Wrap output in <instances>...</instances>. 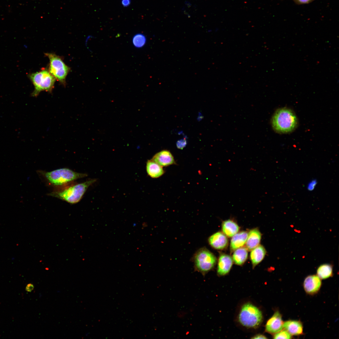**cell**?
<instances>
[{"label": "cell", "instance_id": "cell-1", "mask_svg": "<svg viewBox=\"0 0 339 339\" xmlns=\"http://www.w3.org/2000/svg\"><path fill=\"white\" fill-rule=\"evenodd\" d=\"M96 181V179H91L82 183L62 187L48 195L70 204L76 203L80 201L89 186Z\"/></svg>", "mask_w": 339, "mask_h": 339}, {"label": "cell", "instance_id": "cell-2", "mask_svg": "<svg viewBox=\"0 0 339 339\" xmlns=\"http://www.w3.org/2000/svg\"><path fill=\"white\" fill-rule=\"evenodd\" d=\"M38 172L51 184L59 186L87 176L86 174L77 172L67 168L59 169L50 172L39 171Z\"/></svg>", "mask_w": 339, "mask_h": 339}, {"label": "cell", "instance_id": "cell-3", "mask_svg": "<svg viewBox=\"0 0 339 339\" xmlns=\"http://www.w3.org/2000/svg\"><path fill=\"white\" fill-rule=\"evenodd\" d=\"M297 123V119L294 114L292 110L287 108L277 110L272 119L273 129L279 132H291L295 128Z\"/></svg>", "mask_w": 339, "mask_h": 339}, {"label": "cell", "instance_id": "cell-4", "mask_svg": "<svg viewBox=\"0 0 339 339\" xmlns=\"http://www.w3.org/2000/svg\"><path fill=\"white\" fill-rule=\"evenodd\" d=\"M28 77L34 87L31 94L32 96H37L42 91L52 92L56 79L49 71L43 69L39 72L30 73Z\"/></svg>", "mask_w": 339, "mask_h": 339}, {"label": "cell", "instance_id": "cell-5", "mask_svg": "<svg viewBox=\"0 0 339 339\" xmlns=\"http://www.w3.org/2000/svg\"><path fill=\"white\" fill-rule=\"evenodd\" d=\"M263 318L261 311L252 304L247 303L242 306L238 315L239 322L247 328H256L261 323Z\"/></svg>", "mask_w": 339, "mask_h": 339}, {"label": "cell", "instance_id": "cell-6", "mask_svg": "<svg viewBox=\"0 0 339 339\" xmlns=\"http://www.w3.org/2000/svg\"><path fill=\"white\" fill-rule=\"evenodd\" d=\"M49 59V72L61 83L65 85L66 78L70 68L59 56L52 53H46Z\"/></svg>", "mask_w": 339, "mask_h": 339}, {"label": "cell", "instance_id": "cell-7", "mask_svg": "<svg viewBox=\"0 0 339 339\" xmlns=\"http://www.w3.org/2000/svg\"><path fill=\"white\" fill-rule=\"evenodd\" d=\"M194 262L196 269L202 273L205 274L214 267L217 258L208 249L202 248L196 253L194 257Z\"/></svg>", "mask_w": 339, "mask_h": 339}, {"label": "cell", "instance_id": "cell-8", "mask_svg": "<svg viewBox=\"0 0 339 339\" xmlns=\"http://www.w3.org/2000/svg\"><path fill=\"white\" fill-rule=\"evenodd\" d=\"M283 324L281 315L277 311L267 321L265 331L269 333L275 334L283 329Z\"/></svg>", "mask_w": 339, "mask_h": 339}, {"label": "cell", "instance_id": "cell-9", "mask_svg": "<svg viewBox=\"0 0 339 339\" xmlns=\"http://www.w3.org/2000/svg\"><path fill=\"white\" fill-rule=\"evenodd\" d=\"M321 285V279L317 275H309L305 279L303 286L307 293L313 294L320 290Z\"/></svg>", "mask_w": 339, "mask_h": 339}, {"label": "cell", "instance_id": "cell-10", "mask_svg": "<svg viewBox=\"0 0 339 339\" xmlns=\"http://www.w3.org/2000/svg\"><path fill=\"white\" fill-rule=\"evenodd\" d=\"M233 263V260L230 256L224 253L220 254L218 265V274L222 276L228 274L231 269Z\"/></svg>", "mask_w": 339, "mask_h": 339}, {"label": "cell", "instance_id": "cell-11", "mask_svg": "<svg viewBox=\"0 0 339 339\" xmlns=\"http://www.w3.org/2000/svg\"><path fill=\"white\" fill-rule=\"evenodd\" d=\"M208 242L213 248L219 250L226 248L228 244V240L226 235L220 232H216L210 236Z\"/></svg>", "mask_w": 339, "mask_h": 339}, {"label": "cell", "instance_id": "cell-12", "mask_svg": "<svg viewBox=\"0 0 339 339\" xmlns=\"http://www.w3.org/2000/svg\"><path fill=\"white\" fill-rule=\"evenodd\" d=\"M151 159L162 167L167 166L175 163L172 154L166 150L157 153Z\"/></svg>", "mask_w": 339, "mask_h": 339}, {"label": "cell", "instance_id": "cell-13", "mask_svg": "<svg viewBox=\"0 0 339 339\" xmlns=\"http://www.w3.org/2000/svg\"><path fill=\"white\" fill-rule=\"evenodd\" d=\"M260 232L257 229L250 231L248 234L246 242V248L248 250H251L258 245L261 239Z\"/></svg>", "mask_w": 339, "mask_h": 339}, {"label": "cell", "instance_id": "cell-14", "mask_svg": "<svg viewBox=\"0 0 339 339\" xmlns=\"http://www.w3.org/2000/svg\"><path fill=\"white\" fill-rule=\"evenodd\" d=\"M283 328L292 335H299L303 333V325L299 321H286L283 322Z\"/></svg>", "mask_w": 339, "mask_h": 339}, {"label": "cell", "instance_id": "cell-15", "mask_svg": "<svg viewBox=\"0 0 339 339\" xmlns=\"http://www.w3.org/2000/svg\"><path fill=\"white\" fill-rule=\"evenodd\" d=\"M146 168L148 175L152 178H159L164 173L163 167L151 159L147 161Z\"/></svg>", "mask_w": 339, "mask_h": 339}, {"label": "cell", "instance_id": "cell-16", "mask_svg": "<svg viewBox=\"0 0 339 339\" xmlns=\"http://www.w3.org/2000/svg\"><path fill=\"white\" fill-rule=\"evenodd\" d=\"M248 233L243 231L237 233L233 236L231 240L230 249L231 251L243 246L245 243Z\"/></svg>", "mask_w": 339, "mask_h": 339}, {"label": "cell", "instance_id": "cell-17", "mask_svg": "<svg viewBox=\"0 0 339 339\" xmlns=\"http://www.w3.org/2000/svg\"><path fill=\"white\" fill-rule=\"evenodd\" d=\"M266 253V251L265 248L261 245H258L251 250L250 254V258L253 268L263 260Z\"/></svg>", "mask_w": 339, "mask_h": 339}, {"label": "cell", "instance_id": "cell-18", "mask_svg": "<svg viewBox=\"0 0 339 339\" xmlns=\"http://www.w3.org/2000/svg\"><path fill=\"white\" fill-rule=\"evenodd\" d=\"M222 230L223 233L229 237H232L239 231V227L233 221L228 219L223 222L222 225Z\"/></svg>", "mask_w": 339, "mask_h": 339}, {"label": "cell", "instance_id": "cell-19", "mask_svg": "<svg viewBox=\"0 0 339 339\" xmlns=\"http://www.w3.org/2000/svg\"><path fill=\"white\" fill-rule=\"evenodd\" d=\"M234 250L233 255V260L235 264L242 265L247 258L248 250L245 247H241Z\"/></svg>", "mask_w": 339, "mask_h": 339}, {"label": "cell", "instance_id": "cell-20", "mask_svg": "<svg viewBox=\"0 0 339 339\" xmlns=\"http://www.w3.org/2000/svg\"><path fill=\"white\" fill-rule=\"evenodd\" d=\"M317 275L321 279L328 278L332 276V267L329 264H323L320 266L317 270Z\"/></svg>", "mask_w": 339, "mask_h": 339}, {"label": "cell", "instance_id": "cell-21", "mask_svg": "<svg viewBox=\"0 0 339 339\" xmlns=\"http://www.w3.org/2000/svg\"><path fill=\"white\" fill-rule=\"evenodd\" d=\"M147 39L146 36L142 33H138L133 35L132 42L133 46L137 48L144 47L146 44Z\"/></svg>", "mask_w": 339, "mask_h": 339}, {"label": "cell", "instance_id": "cell-22", "mask_svg": "<svg viewBox=\"0 0 339 339\" xmlns=\"http://www.w3.org/2000/svg\"><path fill=\"white\" fill-rule=\"evenodd\" d=\"M291 337L292 335L285 329H282L273 336L274 339H291Z\"/></svg>", "mask_w": 339, "mask_h": 339}, {"label": "cell", "instance_id": "cell-23", "mask_svg": "<svg viewBox=\"0 0 339 339\" xmlns=\"http://www.w3.org/2000/svg\"><path fill=\"white\" fill-rule=\"evenodd\" d=\"M317 184V181L316 179H313L311 180L308 184L307 188L309 191H313L315 188Z\"/></svg>", "mask_w": 339, "mask_h": 339}, {"label": "cell", "instance_id": "cell-24", "mask_svg": "<svg viewBox=\"0 0 339 339\" xmlns=\"http://www.w3.org/2000/svg\"><path fill=\"white\" fill-rule=\"evenodd\" d=\"M186 144V141H179L177 143V146L178 148L182 149L185 146Z\"/></svg>", "mask_w": 339, "mask_h": 339}, {"label": "cell", "instance_id": "cell-25", "mask_svg": "<svg viewBox=\"0 0 339 339\" xmlns=\"http://www.w3.org/2000/svg\"><path fill=\"white\" fill-rule=\"evenodd\" d=\"M121 4L123 7H126L129 6L131 4V0H121Z\"/></svg>", "mask_w": 339, "mask_h": 339}, {"label": "cell", "instance_id": "cell-26", "mask_svg": "<svg viewBox=\"0 0 339 339\" xmlns=\"http://www.w3.org/2000/svg\"><path fill=\"white\" fill-rule=\"evenodd\" d=\"M34 286L32 284L29 283L27 284L25 288V290L28 292H31L34 289Z\"/></svg>", "mask_w": 339, "mask_h": 339}, {"label": "cell", "instance_id": "cell-27", "mask_svg": "<svg viewBox=\"0 0 339 339\" xmlns=\"http://www.w3.org/2000/svg\"><path fill=\"white\" fill-rule=\"evenodd\" d=\"M297 3L299 4L307 3L311 2L313 0H295Z\"/></svg>", "mask_w": 339, "mask_h": 339}, {"label": "cell", "instance_id": "cell-28", "mask_svg": "<svg viewBox=\"0 0 339 339\" xmlns=\"http://www.w3.org/2000/svg\"><path fill=\"white\" fill-rule=\"evenodd\" d=\"M252 338H253V339H266V338H267L264 335H263L261 334H257V335H256L254 336V337H253Z\"/></svg>", "mask_w": 339, "mask_h": 339}]
</instances>
